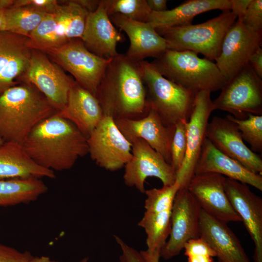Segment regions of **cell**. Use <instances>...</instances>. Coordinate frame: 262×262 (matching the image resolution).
<instances>
[{
  "mask_svg": "<svg viewBox=\"0 0 262 262\" xmlns=\"http://www.w3.org/2000/svg\"><path fill=\"white\" fill-rule=\"evenodd\" d=\"M87 139L73 123L55 114L35 126L22 145L36 164L61 171L88 154Z\"/></svg>",
  "mask_w": 262,
  "mask_h": 262,
  "instance_id": "obj_1",
  "label": "cell"
},
{
  "mask_svg": "<svg viewBox=\"0 0 262 262\" xmlns=\"http://www.w3.org/2000/svg\"><path fill=\"white\" fill-rule=\"evenodd\" d=\"M147 93L138 62L118 54L110 63L97 98L104 115L135 118L148 110Z\"/></svg>",
  "mask_w": 262,
  "mask_h": 262,
  "instance_id": "obj_2",
  "label": "cell"
},
{
  "mask_svg": "<svg viewBox=\"0 0 262 262\" xmlns=\"http://www.w3.org/2000/svg\"><path fill=\"white\" fill-rule=\"evenodd\" d=\"M57 112L33 85L21 82L0 96V135L23 145L33 129Z\"/></svg>",
  "mask_w": 262,
  "mask_h": 262,
  "instance_id": "obj_3",
  "label": "cell"
},
{
  "mask_svg": "<svg viewBox=\"0 0 262 262\" xmlns=\"http://www.w3.org/2000/svg\"><path fill=\"white\" fill-rule=\"evenodd\" d=\"M152 63L164 77L196 93L215 92L227 82L215 62L192 51L167 49Z\"/></svg>",
  "mask_w": 262,
  "mask_h": 262,
  "instance_id": "obj_4",
  "label": "cell"
},
{
  "mask_svg": "<svg viewBox=\"0 0 262 262\" xmlns=\"http://www.w3.org/2000/svg\"><path fill=\"white\" fill-rule=\"evenodd\" d=\"M237 17L230 10L203 23L156 30L165 39L167 49L190 50L215 61L219 56L227 33Z\"/></svg>",
  "mask_w": 262,
  "mask_h": 262,
  "instance_id": "obj_5",
  "label": "cell"
},
{
  "mask_svg": "<svg viewBox=\"0 0 262 262\" xmlns=\"http://www.w3.org/2000/svg\"><path fill=\"white\" fill-rule=\"evenodd\" d=\"M138 64L147 86L148 107L156 111L166 126L188 121L196 93L164 77L152 63L143 60Z\"/></svg>",
  "mask_w": 262,
  "mask_h": 262,
  "instance_id": "obj_6",
  "label": "cell"
},
{
  "mask_svg": "<svg viewBox=\"0 0 262 262\" xmlns=\"http://www.w3.org/2000/svg\"><path fill=\"white\" fill-rule=\"evenodd\" d=\"M61 2L52 12L47 13L29 36L33 49L43 52L81 39L89 12L77 0Z\"/></svg>",
  "mask_w": 262,
  "mask_h": 262,
  "instance_id": "obj_7",
  "label": "cell"
},
{
  "mask_svg": "<svg viewBox=\"0 0 262 262\" xmlns=\"http://www.w3.org/2000/svg\"><path fill=\"white\" fill-rule=\"evenodd\" d=\"M53 61L70 73L81 86L97 97L112 58L91 52L80 39L44 52Z\"/></svg>",
  "mask_w": 262,
  "mask_h": 262,
  "instance_id": "obj_8",
  "label": "cell"
},
{
  "mask_svg": "<svg viewBox=\"0 0 262 262\" xmlns=\"http://www.w3.org/2000/svg\"><path fill=\"white\" fill-rule=\"evenodd\" d=\"M221 90L213 100L214 110L227 112L238 119L246 118L249 114L262 115V80L249 63Z\"/></svg>",
  "mask_w": 262,
  "mask_h": 262,
  "instance_id": "obj_9",
  "label": "cell"
},
{
  "mask_svg": "<svg viewBox=\"0 0 262 262\" xmlns=\"http://www.w3.org/2000/svg\"><path fill=\"white\" fill-rule=\"evenodd\" d=\"M36 87L57 111L66 106L69 91L75 82L44 52L32 49L28 68L20 83Z\"/></svg>",
  "mask_w": 262,
  "mask_h": 262,
  "instance_id": "obj_10",
  "label": "cell"
},
{
  "mask_svg": "<svg viewBox=\"0 0 262 262\" xmlns=\"http://www.w3.org/2000/svg\"><path fill=\"white\" fill-rule=\"evenodd\" d=\"M88 154L96 164L115 171L124 167L131 157V144L109 115L102 119L87 137Z\"/></svg>",
  "mask_w": 262,
  "mask_h": 262,
  "instance_id": "obj_11",
  "label": "cell"
},
{
  "mask_svg": "<svg viewBox=\"0 0 262 262\" xmlns=\"http://www.w3.org/2000/svg\"><path fill=\"white\" fill-rule=\"evenodd\" d=\"M198 203L187 187L178 191L171 213V229L168 239L160 252L165 260L178 255L190 239L200 236Z\"/></svg>",
  "mask_w": 262,
  "mask_h": 262,
  "instance_id": "obj_12",
  "label": "cell"
},
{
  "mask_svg": "<svg viewBox=\"0 0 262 262\" xmlns=\"http://www.w3.org/2000/svg\"><path fill=\"white\" fill-rule=\"evenodd\" d=\"M131 145V157L124 166L123 179L127 186L145 194L144 183L148 177L160 179L163 185L174 184L176 172L160 153L142 139H137Z\"/></svg>",
  "mask_w": 262,
  "mask_h": 262,
  "instance_id": "obj_13",
  "label": "cell"
},
{
  "mask_svg": "<svg viewBox=\"0 0 262 262\" xmlns=\"http://www.w3.org/2000/svg\"><path fill=\"white\" fill-rule=\"evenodd\" d=\"M209 91H201L196 95L193 108L186 123L187 149L176 180L180 188L187 187L194 175L195 168L206 138L209 118L214 110Z\"/></svg>",
  "mask_w": 262,
  "mask_h": 262,
  "instance_id": "obj_14",
  "label": "cell"
},
{
  "mask_svg": "<svg viewBox=\"0 0 262 262\" xmlns=\"http://www.w3.org/2000/svg\"><path fill=\"white\" fill-rule=\"evenodd\" d=\"M262 33L254 32L237 19L225 35L220 54L214 61L226 82L249 63L260 47Z\"/></svg>",
  "mask_w": 262,
  "mask_h": 262,
  "instance_id": "obj_15",
  "label": "cell"
},
{
  "mask_svg": "<svg viewBox=\"0 0 262 262\" xmlns=\"http://www.w3.org/2000/svg\"><path fill=\"white\" fill-rule=\"evenodd\" d=\"M226 177L214 173L195 174L187 188L201 209L213 217L228 223L241 222L226 193Z\"/></svg>",
  "mask_w": 262,
  "mask_h": 262,
  "instance_id": "obj_16",
  "label": "cell"
},
{
  "mask_svg": "<svg viewBox=\"0 0 262 262\" xmlns=\"http://www.w3.org/2000/svg\"><path fill=\"white\" fill-rule=\"evenodd\" d=\"M206 138L223 154L251 172L262 175V159L245 144L236 125L226 117L214 116L207 126Z\"/></svg>",
  "mask_w": 262,
  "mask_h": 262,
  "instance_id": "obj_17",
  "label": "cell"
},
{
  "mask_svg": "<svg viewBox=\"0 0 262 262\" xmlns=\"http://www.w3.org/2000/svg\"><path fill=\"white\" fill-rule=\"evenodd\" d=\"M114 119L118 129L130 143L138 139L143 140L170 164V146L175 126L165 125L156 111L150 107L142 118Z\"/></svg>",
  "mask_w": 262,
  "mask_h": 262,
  "instance_id": "obj_18",
  "label": "cell"
},
{
  "mask_svg": "<svg viewBox=\"0 0 262 262\" xmlns=\"http://www.w3.org/2000/svg\"><path fill=\"white\" fill-rule=\"evenodd\" d=\"M224 187L228 198L255 245L254 261L262 262V199L248 185L226 178Z\"/></svg>",
  "mask_w": 262,
  "mask_h": 262,
  "instance_id": "obj_19",
  "label": "cell"
},
{
  "mask_svg": "<svg viewBox=\"0 0 262 262\" xmlns=\"http://www.w3.org/2000/svg\"><path fill=\"white\" fill-rule=\"evenodd\" d=\"M29 37L9 32H0V96L20 83L30 60Z\"/></svg>",
  "mask_w": 262,
  "mask_h": 262,
  "instance_id": "obj_20",
  "label": "cell"
},
{
  "mask_svg": "<svg viewBox=\"0 0 262 262\" xmlns=\"http://www.w3.org/2000/svg\"><path fill=\"white\" fill-rule=\"evenodd\" d=\"M107 6V0H99L97 9L89 13L81 40L95 54L113 58L119 54L116 46L123 40V36L111 21Z\"/></svg>",
  "mask_w": 262,
  "mask_h": 262,
  "instance_id": "obj_21",
  "label": "cell"
},
{
  "mask_svg": "<svg viewBox=\"0 0 262 262\" xmlns=\"http://www.w3.org/2000/svg\"><path fill=\"white\" fill-rule=\"evenodd\" d=\"M109 17L113 24L128 36L130 44L125 55L132 60L139 62L148 57L156 58L167 49L165 39L150 23L119 14Z\"/></svg>",
  "mask_w": 262,
  "mask_h": 262,
  "instance_id": "obj_22",
  "label": "cell"
},
{
  "mask_svg": "<svg viewBox=\"0 0 262 262\" xmlns=\"http://www.w3.org/2000/svg\"><path fill=\"white\" fill-rule=\"evenodd\" d=\"M227 224L201 209L200 237L214 251L218 262H250L240 241Z\"/></svg>",
  "mask_w": 262,
  "mask_h": 262,
  "instance_id": "obj_23",
  "label": "cell"
},
{
  "mask_svg": "<svg viewBox=\"0 0 262 262\" xmlns=\"http://www.w3.org/2000/svg\"><path fill=\"white\" fill-rule=\"evenodd\" d=\"M214 173L262 191V175L254 173L237 161L223 154L206 138L199 157L195 168L194 174Z\"/></svg>",
  "mask_w": 262,
  "mask_h": 262,
  "instance_id": "obj_24",
  "label": "cell"
},
{
  "mask_svg": "<svg viewBox=\"0 0 262 262\" xmlns=\"http://www.w3.org/2000/svg\"><path fill=\"white\" fill-rule=\"evenodd\" d=\"M55 114L73 123L87 138L104 116L98 98L76 82L65 107Z\"/></svg>",
  "mask_w": 262,
  "mask_h": 262,
  "instance_id": "obj_25",
  "label": "cell"
},
{
  "mask_svg": "<svg viewBox=\"0 0 262 262\" xmlns=\"http://www.w3.org/2000/svg\"><path fill=\"white\" fill-rule=\"evenodd\" d=\"M231 8V0H188L171 10L151 12L147 22L156 30H160L191 24L196 16L204 12Z\"/></svg>",
  "mask_w": 262,
  "mask_h": 262,
  "instance_id": "obj_26",
  "label": "cell"
},
{
  "mask_svg": "<svg viewBox=\"0 0 262 262\" xmlns=\"http://www.w3.org/2000/svg\"><path fill=\"white\" fill-rule=\"evenodd\" d=\"M32 178L54 179L55 175L36 164L22 145L11 142L0 144V180Z\"/></svg>",
  "mask_w": 262,
  "mask_h": 262,
  "instance_id": "obj_27",
  "label": "cell"
},
{
  "mask_svg": "<svg viewBox=\"0 0 262 262\" xmlns=\"http://www.w3.org/2000/svg\"><path fill=\"white\" fill-rule=\"evenodd\" d=\"M48 189L41 179L0 180V206H13L34 201Z\"/></svg>",
  "mask_w": 262,
  "mask_h": 262,
  "instance_id": "obj_28",
  "label": "cell"
},
{
  "mask_svg": "<svg viewBox=\"0 0 262 262\" xmlns=\"http://www.w3.org/2000/svg\"><path fill=\"white\" fill-rule=\"evenodd\" d=\"M171 210L162 212L145 211L138 225L146 232V250L150 253H160L169 236Z\"/></svg>",
  "mask_w": 262,
  "mask_h": 262,
  "instance_id": "obj_29",
  "label": "cell"
},
{
  "mask_svg": "<svg viewBox=\"0 0 262 262\" xmlns=\"http://www.w3.org/2000/svg\"><path fill=\"white\" fill-rule=\"evenodd\" d=\"M46 14L30 7H12L4 11L5 32L29 37Z\"/></svg>",
  "mask_w": 262,
  "mask_h": 262,
  "instance_id": "obj_30",
  "label": "cell"
},
{
  "mask_svg": "<svg viewBox=\"0 0 262 262\" xmlns=\"http://www.w3.org/2000/svg\"><path fill=\"white\" fill-rule=\"evenodd\" d=\"M226 117L236 125L243 140L249 144L252 151L262 152V115L249 114L244 119L230 115Z\"/></svg>",
  "mask_w": 262,
  "mask_h": 262,
  "instance_id": "obj_31",
  "label": "cell"
},
{
  "mask_svg": "<svg viewBox=\"0 0 262 262\" xmlns=\"http://www.w3.org/2000/svg\"><path fill=\"white\" fill-rule=\"evenodd\" d=\"M109 16L119 14L134 20L147 22L151 11L147 0H107Z\"/></svg>",
  "mask_w": 262,
  "mask_h": 262,
  "instance_id": "obj_32",
  "label": "cell"
},
{
  "mask_svg": "<svg viewBox=\"0 0 262 262\" xmlns=\"http://www.w3.org/2000/svg\"><path fill=\"white\" fill-rule=\"evenodd\" d=\"M180 188V185L176 180L171 185L146 190V211L158 212L171 210L175 196Z\"/></svg>",
  "mask_w": 262,
  "mask_h": 262,
  "instance_id": "obj_33",
  "label": "cell"
},
{
  "mask_svg": "<svg viewBox=\"0 0 262 262\" xmlns=\"http://www.w3.org/2000/svg\"><path fill=\"white\" fill-rule=\"evenodd\" d=\"M187 121H180L175 125L170 146V164L176 172L180 169L187 149Z\"/></svg>",
  "mask_w": 262,
  "mask_h": 262,
  "instance_id": "obj_34",
  "label": "cell"
},
{
  "mask_svg": "<svg viewBox=\"0 0 262 262\" xmlns=\"http://www.w3.org/2000/svg\"><path fill=\"white\" fill-rule=\"evenodd\" d=\"M183 249L188 262H213V257H216L213 249L201 237L188 240Z\"/></svg>",
  "mask_w": 262,
  "mask_h": 262,
  "instance_id": "obj_35",
  "label": "cell"
},
{
  "mask_svg": "<svg viewBox=\"0 0 262 262\" xmlns=\"http://www.w3.org/2000/svg\"><path fill=\"white\" fill-rule=\"evenodd\" d=\"M240 22L254 32L262 33V0H251Z\"/></svg>",
  "mask_w": 262,
  "mask_h": 262,
  "instance_id": "obj_36",
  "label": "cell"
},
{
  "mask_svg": "<svg viewBox=\"0 0 262 262\" xmlns=\"http://www.w3.org/2000/svg\"><path fill=\"white\" fill-rule=\"evenodd\" d=\"M33 257L28 251L20 252L0 243V262H31Z\"/></svg>",
  "mask_w": 262,
  "mask_h": 262,
  "instance_id": "obj_37",
  "label": "cell"
},
{
  "mask_svg": "<svg viewBox=\"0 0 262 262\" xmlns=\"http://www.w3.org/2000/svg\"><path fill=\"white\" fill-rule=\"evenodd\" d=\"M114 238L121 250L119 262H147L140 251L129 246L120 237L115 235Z\"/></svg>",
  "mask_w": 262,
  "mask_h": 262,
  "instance_id": "obj_38",
  "label": "cell"
},
{
  "mask_svg": "<svg viewBox=\"0 0 262 262\" xmlns=\"http://www.w3.org/2000/svg\"><path fill=\"white\" fill-rule=\"evenodd\" d=\"M59 4L56 0H14L12 7H30L48 13L53 11Z\"/></svg>",
  "mask_w": 262,
  "mask_h": 262,
  "instance_id": "obj_39",
  "label": "cell"
},
{
  "mask_svg": "<svg viewBox=\"0 0 262 262\" xmlns=\"http://www.w3.org/2000/svg\"><path fill=\"white\" fill-rule=\"evenodd\" d=\"M249 63L257 75L262 79V49L259 47L250 56Z\"/></svg>",
  "mask_w": 262,
  "mask_h": 262,
  "instance_id": "obj_40",
  "label": "cell"
},
{
  "mask_svg": "<svg viewBox=\"0 0 262 262\" xmlns=\"http://www.w3.org/2000/svg\"><path fill=\"white\" fill-rule=\"evenodd\" d=\"M251 0H231V10L241 21Z\"/></svg>",
  "mask_w": 262,
  "mask_h": 262,
  "instance_id": "obj_41",
  "label": "cell"
},
{
  "mask_svg": "<svg viewBox=\"0 0 262 262\" xmlns=\"http://www.w3.org/2000/svg\"><path fill=\"white\" fill-rule=\"evenodd\" d=\"M147 1L152 12H160L167 10L166 0H147Z\"/></svg>",
  "mask_w": 262,
  "mask_h": 262,
  "instance_id": "obj_42",
  "label": "cell"
},
{
  "mask_svg": "<svg viewBox=\"0 0 262 262\" xmlns=\"http://www.w3.org/2000/svg\"><path fill=\"white\" fill-rule=\"evenodd\" d=\"M147 262H159L160 254L159 253H150L147 250L140 251Z\"/></svg>",
  "mask_w": 262,
  "mask_h": 262,
  "instance_id": "obj_43",
  "label": "cell"
},
{
  "mask_svg": "<svg viewBox=\"0 0 262 262\" xmlns=\"http://www.w3.org/2000/svg\"><path fill=\"white\" fill-rule=\"evenodd\" d=\"M14 0H0V10L5 11L13 6Z\"/></svg>",
  "mask_w": 262,
  "mask_h": 262,
  "instance_id": "obj_44",
  "label": "cell"
},
{
  "mask_svg": "<svg viewBox=\"0 0 262 262\" xmlns=\"http://www.w3.org/2000/svg\"><path fill=\"white\" fill-rule=\"evenodd\" d=\"M31 262H58L51 260L49 257L42 256L40 257H33Z\"/></svg>",
  "mask_w": 262,
  "mask_h": 262,
  "instance_id": "obj_45",
  "label": "cell"
},
{
  "mask_svg": "<svg viewBox=\"0 0 262 262\" xmlns=\"http://www.w3.org/2000/svg\"><path fill=\"white\" fill-rule=\"evenodd\" d=\"M4 11L0 10V32H5L6 21Z\"/></svg>",
  "mask_w": 262,
  "mask_h": 262,
  "instance_id": "obj_46",
  "label": "cell"
},
{
  "mask_svg": "<svg viewBox=\"0 0 262 262\" xmlns=\"http://www.w3.org/2000/svg\"><path fill=\"white\" fill-rule=\"evenodd\" d=\"M89 257H85L82 259H81L79 262H89Z\"/></svg>",
  "mask_w": 262,
  "mask_h": 262,
  "instance_id": "obj_47",
  "label": "cell"
},
{
  "mask_svg": "<svg viewBox=\"0 0 262 262\" xmlns=\"http://www.w3.org/2000/svg\"><path fill=\"white\" fill-rule=\"evenodd\" d=\"M3 142H4V141L0 135V144L2 143Z\"/></svg>",
  "mask_w": 262,
  "mask_h": 262,
  "instance_id": "obj_48",
  "label": "cell"
}]
</instances>
